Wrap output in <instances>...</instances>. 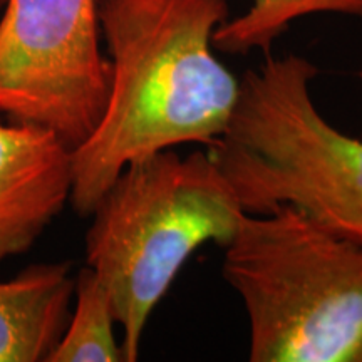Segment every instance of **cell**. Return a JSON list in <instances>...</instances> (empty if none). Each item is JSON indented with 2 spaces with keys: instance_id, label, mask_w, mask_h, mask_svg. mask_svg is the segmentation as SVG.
Wrapping results in <instances>:
<instances>
[{
  "instance_id": "52a82bcc",
  "label": "cell",
  "mask_w": 362,
  "mask_h": 362,
  "mask_svg": "<svg viewBox=\"0 0 362 362\" xmlns=\"http://www.w3.org/2000/svg\"><path fill=\"white\" fill-rule=\"evenodd\" d=\"M72 302L69 322L47 362H124L110 296L88 265L76 275Z\"/></svg>"
},
{
  "instance_id": "6da1fadb",
  "label": "cell",
  "mask_w": 362,
  "mask_h": 362,
  "mask_svg": "<svg viewBox=\"0 0 362 362\" xmlns=\"http://www.w3.org/2000/svg\"><path fill=\"white\" fill-rule=\"evenodd\" d=\"M98 19L110 90L98 126L72 149L69 203L81 216L131 163L215 144L240 98V81L211 51L226 0H98Z\"/></svg>"
},
{
  "instance_id": "3957f363",
  "label": "cell",
  "mask_w": 362,
  "mask_h": 362,
  "mask_svg": "<svg viewBox=\"0 0 362 362\" xmlns=\"http://www.w3.org/2000/svg\"><path fill=\"white\" fill-rule=\"evenodd\" d=\"M223 279L242 298L252 362H362V243L284 205L245 214Z\"/></svg>"
},
{
  "instance_id": "30bf717a",
  "label": "cell",
  "mask_w": 362,
  "mask_h": 362,
  "mask_svg": "<svg viewBox=\"0 0 362 362\" xmlns=\"http://www.w3.org/2000/svg\"><path fill=\"white\" fill-rule=\"evenodd\" d=\"M359 78H361V81H362V71L359 72Z\"/></svg>"
},
{
  "instance_id": "8992f818",
  "label": "cell",
  "mask_w": 362,
  "mask_h": 362,
  "mask_svg": "<svg viewBox=\"0 0 362 362\" xmlns=\"http://www.w3.org/2000/svg\"><path fill=\"white\" fill-rule=\"evenodd\" d=\"M71 262L33 264L0 282V362H47L71 317Z\"/></svg>"
},
{
  "instance_id": "7a4b0ae2",
  "label": "cell",
  "mask_w": 362,
  "mask_h": 362,
  "mask_svg": "<svg viewBox=\"0 0 362 362\" xmlns=\"http://www.w3.org/2000/svg\"><path fill=\"white\" fill-rule=\"evenodd\" d=\"M245 214L210 151L163 149L116 176L90 211L86 265L110 296L124 362L138 361L149 317L189 257L225 248Z\"/></svg>"
},
{
  "instance_id": "277c9868",
  "label": "cell",
  "mask_w": 362,
  "mask_h": 362,
  "mask_svg": "<svg viewBox=\"0 0 362 362\" xmlns=\"http://www.w3.org/2000/svg\"><path fill=\"white\" fill-rule=\"evenodd\" d=\"M98 0H7L0 16V116L42 126L71 149L89 138L110 90Z\"/></svg>"
},
{
  "instance_id": "9c48e42d",
  "label": "cell",
  "mask_w": 362,
  "mask_h": 362,
  "mask_svg": "<svg viewBox=\"0 0 362 362\" xmlns=\"http://www.w3.org/2000/svg\"><path fill=\"white\" fill-rule=\"evenodd\" d=\"M6 4H7V0H0V16H2L4 7H6Z\"/></svg>"
},
{
  "instance_id": "ba28073f",
  "label": "cell",
  "mask_w": 362,
  "mask_h": 362,
  "mask_svg": "<svg viewBox=\"0 0 362 362\" xmlns=\"http://www.w3.org/2000/svg\"><path fill=\"white\" fill-rule=\"evenodd\" d=\"M314 13H341L362 19V0H253L243 16L226 19L215 30L211 42L226 54L269 52L292 22Z\"/></svg>"
},
{
  "instance_id": "5b68a950",
  "label": "cell",
  "mask_w": 362,
  "mask_h": 362,
  "mask_svg": "<svg viewBox=\"0 0 362 362\" xmlns=\"http://www.w3.org/2000/svg\"><path fill=\"white\" fill-rule=\"evenodd\" d=\"M71 188L72 149L51 129L0 116V265L33 248Z\"/></svg>"
}]
</instances>
